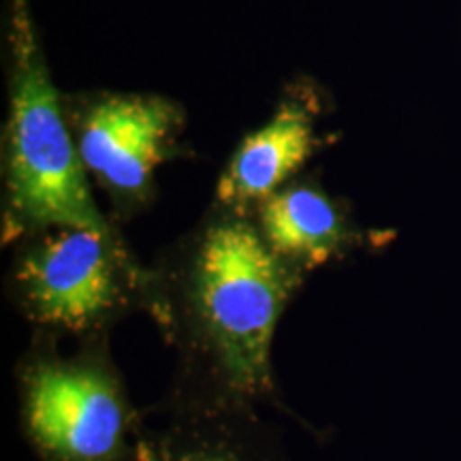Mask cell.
<instances>
[{
  "label": "cell",
  "instance_id": "1",
  "mask_svg": "<svg viewBox=\"0 0 461 461\" xmlns=\"http://www.w3.org/2000/svg\"><path fill=\"white\" fill-rule=\"evenodd\" d=\"M7 190L14 221L22 227L88 229L112 235L96 210L84 160L75 149L50 71L34 39L24 0L14 9Z\"/></svg>",
  "mask_w": 461,
  "mask_h": 461
},
{
  "label": "cell",
  "instance_id": "2",
  "mask_svg": "<svg viewBox=\"0 0 461 461\" xmlns=\"http://www.w3.org/2000/svg\"><path fill=\"white\" fill-rule=\"evenodd\" d=\"M293 278L272 246L246 222L210 229L194 265L199 316L230 383L269 387V350Z\"/></svg>",
  "mask_w": 461,
  "mask_h": 461
},
{
  "label": "cell",
  "instance_id": "3",
  "mask_svg": "<svg viewBox=\"0 0 461 461\" xmlns=\"http://www.w3.org/2000/svg\"><path fill=\"white\" fill-rule=\"evenodd\" d=\"M26 419L37 445L60 461H109L122 445V400L95 367H34L26 383Z\"/></svg>",
  "mask_w": 461,
  "mask_h": 461
},
{
  "label": "cell",
  "instance_id": "4",
  "mask_svg": "<svg viewBox=\"0 0 461 461\" xmlns=\"http://www.w3.org/2000/svg\"><path fill=\"white\" fill-rule=\"evenodd\" d=\"M17 280L39 321L68 330L88 327L118 299L112 235L56 229L24 257Z\"/></svg>",
  "mask_w": 461,
  "mask_h": 461
},
{
  "label": "cell",
  "instance_id": "5",
  "mask_svg": "<svg viewBox=\"0 0 461 461\" xmlns=\"http://www.w3.org/2000/svg\"><path fill=\"white\" fill-rule=\"evenodd\" d=\"M177 120V107L160 96L112 95L86 113L79 157L107 186L141 193L165 158Z\"/></svg>",
  "mask_w": 461,
  "mask_h": 461
},
{
  "label": "cell",
  "instance_id": "6",
  "mask_svg": "<svg viewBox=\"0 0 461 461\" xmlns=\"http://www.w3.org/2000/svg\"><path fill=\"white\" fill-rule=\"evenodd\" d=\"M314 149V126L302 105H280L274 118L248 135L218 182V199L241 207L276 194L282 182L310 158Z\"/></svg>",
  "mask_w": 461,
  "mask_h": 461
},
{
  "label": "cell",
  "instance_id": "7",
  "mask_svg": "<svg viewBox=\"0 0 461 461\" xmlns=\"http://www.w3.org/2000/svg\"><path fill=\"white\" fill-rule=\"evenodd\" d=\"M263 238L280 257L316 265L327 261L346 241V229L336 205L308 186L282 190L265 199Z\"/></svg>",
  "mask_w": 461,
  "mask_h": 461
},
{
  "label": "cell",
  "instance_id": "8",
  "mask_svg": "<svg viewBox=\"0 0 461 461\" xmlns=\"http://www.w3.org/2000/svg\"><path fill=\"white\" fill-rule=\"evenodd\" d=\"M176 461H230V459L214 453H188V455H182V457H177Z\"/></svg>",
  "mask_w": 461,
  "mask_h": 461
}]
</instances>
